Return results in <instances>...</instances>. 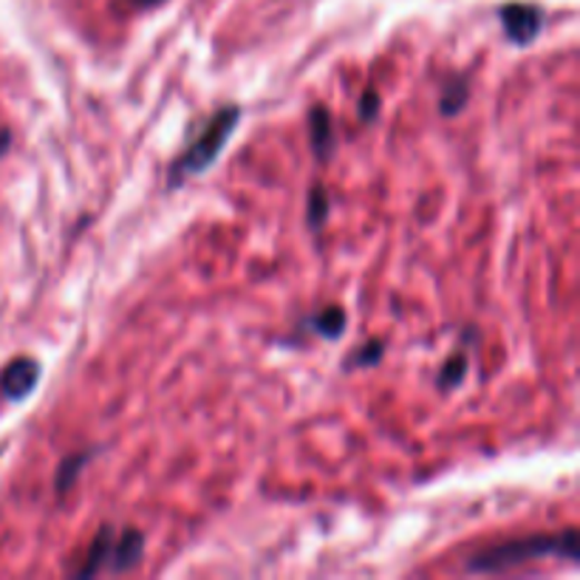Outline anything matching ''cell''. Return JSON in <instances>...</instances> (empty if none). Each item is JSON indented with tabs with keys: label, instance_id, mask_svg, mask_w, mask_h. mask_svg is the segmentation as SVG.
<instances>
[{
	"label": "cell",
	"instance_id": "5bb4252c",
	"mask_svg": "<svg viewBox=\"0 0 580 580\" xmlns=\"http://www.w3.org/2000/svg\"><path fill=\"white\" fill-rule=\"evenodd\" d=\"M380 114V94L374 91V88H368V91L360 97V119L363 122H371V119H377Z\"/></svg>",
	"mask_w": 580,
	"mask_h": 580
},
{
	"label": "cell",
	"instance_id": "7c38bea8",
	"mask_svg": "<svg viewBox=\"0 0 580 580\" xmlns=\"http://www.w3.org/2000/svg\"><path fill=\"white\" fill-rule=\"evenodd\" d=\"M306 216H309V224L315 229L321 227L323 222H326V216H328V196H326V187H323V185L312 187L309 213H306Z\"/></svg>",
	"mask_w": 580,
	"mask_h": 580
},
{
	"label": "cell",
	"instance_id": "8992f818",
	"mask_svg": "<svg viewBox=\"0 0 580 580\" xmlns=\"http://www.w3.org/2000/svg\"><path fill=\"white\" fill-rule=\"evenodd\" d=\"M111 547H114V530L111 527H106V530H99V535L94 538L86 561H82V567L77 569V578H91V574L106 572L108 561H111Z\"/></svg>",
	"mask_w": 580,
	"mask_h": 580
},
{
	"label": "cell",
	"instance_id": "3957f363",
	"mask_svg": "<svg viewBox=\"0 0 580 580\" xmlns=\"http://www.w3.org/2000/svg\"><path fill=\"white\" fill-rule=\"evenodd\" d=\"M504 35L513 43L527 46L538 38V31L543 26V9L535 3H507L499 12Z\"/></svg>",
	"mask_w": 580,
	"mask_h": 580
},
{
	"label": "cell",
	"instance_id": "52a82bcc",
	"mask_svg": "<svg viewBox=\"0 0 580 580\" xmlns=\"http://www.w3.org/2000/svg\"><path fill=\"white\" fill-rule=\"evenodd\" d=\"M309 134H312V150H315L317 159L326 161L334 150V128L326 108H315V111L309 114Z\"/></svg>",
	"mask_w": 580,
	"mask_h": 580
},
{
	"label": "cell",
	"instance_id": "30bf717a",
	"mask_svg": "<svg viewBox=\"0 0 580 580\" xmlns=\"http://www.w3.org/2000/svg\"><path fill=\"white\" fill-rule=\"evenodd\" d=\"M468 102V82L464 80H453L445 86V94L439 99V108L445 117H453V114L462 111V106Z\"/></svg>",
	"mask_w": 580,
	"mask_h": 580
},
{
	"label": "cell",
	"instance_id": "4fadbf2b",
	"mask_svg": "<svg viewBox=\"0 0 580 580\" xmlns=\"http://www.w3.org/2000/svg\"><path fill=\"white\" fill-rule=\"evenodd\" d=\"M464 374H468V360L453 357L451 363H445V368L439 371V389H456Z\"/></svg>",
	"mask_w": 580,
	"mask_h": 580
},
{
	"label": "cell",
	"instance_id": "8fae6325",
	"mask_svg": "<svg viewBox=\"0 0 580 580\" xmlns=\"http://www.w3.org/2000/svg\"><path fill=\"white\" fill-rule=\"evenodd\" d=\"M385 343L383 340H368L365 346H360L352 357L346 360V368H365V365H377L383 360Z\"/></svg>",
	"mask_w": 580,
	"mask_h": 580
},
{
	"label": "cell",
	"instance_id": "2e32d148",
	"mask_svg": "<svg viewBox=\"0 0 580 580\" xmlns=\"http://www.w3.org/2000/svg\"><path fill=\"white\" fill-rule=\"evenodd\" d=\"M161 0H134V7L139 9H150V7H159Z\"/></svg>",
	"mask_w": 580,
	"mask_h": 580
},
{
	"label": "cell",
	"instance_id": "9a60e30c",
	"mask_svg": "<svg viewBox=\"0 0 580 580\" xmlns=\"http://www.w3.org/2000/svg\"><path fill=\"white\" fill-rule=\"evenodd\" d=\"M9 142H12V136H9V134H7V130H3V134H0V156L7 154Z\"/></svg>",
	"mask_w": 580,
	"mask_h": 580
},
{
	"label": "cell",
	"instance_id": "5b68a950",
	"mask_svg": "<svg viewBox=\"0 0 580 580\" xmlns=\"http://www.w3.org/2000/svg\"><path fill=\"white\" fill-rule=\"evenodd\" d=\"M145 552V535L139 530H125L119 535H114V547H111V561H108L106 572H128L134 569L136 563L142 561Z\"/></svg>",
	"mask_w": 580,
	"mask_h": 580
},
{
	"label": "cell",
	"instance_id": "7a4b0ae2",
	"mask_svg": "<svg viewBox=\"0 0 580 580\" xmlns=\"http://www.w3.org/2000/svg\"><path fill=\"white\" fill-rule=\"evenodd\" d=\"M242 119V108L227 106L222 111H216L210 117V122L198 130V136L185 148V154L170 165V174H167V187H179L181 181L190 179V176L204 174L213 161L222 156L224 145L229 142L235 125Z\"/></svg>",
	"mask_w": 580,
	"mask_h": 580
},
{
	"label": "cell",
	"instance_id": "ba28073f",
	"mask_svg": "<svg viewBox=\"0 0 580 580\" xmlns=\"http://www.w3.org/2000/svg\"><path fill=\"white\" fill-rule=\"evenodd\" d=\"M303 326L312 328V332L326 340H337L346 332V312L337 309V306H328L321 315H312L309 321H303Z\"/></svg>",
	"mask_w": 580,
	"mask_h": 580
},
{
	"label": "cell",
	"instance_id": "6da1fadb",
	"mask_svg": "<svg viewBox=\"0 0 580 580\" xmlns=\"http://www.w3.org/2000/svg\"><path fill=\"white\" fill-rule=\"evenodd\" d=\"M578 532L563 530L550 532V535H530L495 543V547H488V550H479L475 556H470L464 567L470 572H507V569H519L524 563L543 561V558L578 561Z\"/></svg>",
	"mask_w": 580,
	"mask_h": 580
},
{
	"label": "cell",
	"instance_id": "277c9868",
	"mask_svg": "<svg viewBox=\"0 0 580 580\" xmlns=\"http://www.w3.org/2000/svg\"><path fill=\"white\" fill-rule=\"evenodd\" d=\"M40 380V365L31 357H18L0 371V396L3 400L20 402L38 389Z\"/></svg>",
	"mask_w": 580,
	"mask_h": 580
},
{
	"label": "cell",
	"instance_id": "9c48e42d",
	"mask_svg": "<svg viewBox=\"0 0 580 580\" xmlns=\"http://www.w3.org/2000/svg\"><path fill=\"white\" fill-rule=\"evenodd\" d=\"M97 448H94V451H86V453H75V456H68V459H62L60 462V470H57V479H55V490L60 495H66L68 490L75 488V482H77V475L82 473V468H86L88 462H91L94 456H97Z\"/></svg>",
	"mask_w": 580,
	"mask_h": 580
}]
</instances>
